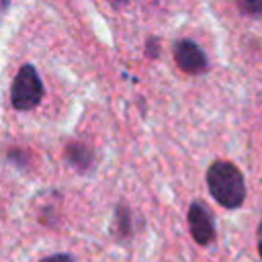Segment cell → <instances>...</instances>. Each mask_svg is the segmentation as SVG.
<instances>
[{
	"label": "cell",
	"mask_w": 262,
	"mask_h": 262,
	"mask_svg": "<svg viewBox=\"0 0 262 262\" xmlns=\"http://www.w3.org/2000/svg\"><path fill=\"white\" fill-rule=\"evenodd\" d=\"M237 6L246 14H262V0H237Z\"/></svg>",
	"instance_id": "obj_6"
},
{
	"label": "cell",
	"mask_w": 262,
	"mask_h": 262,
	"mask_svg": "<svg viewBox=\"0 0 262 262\" xmlns=\"http://www.w3.org/2000/svg\"><path fill=\"white\" fill-rule=\"evenodd\" d=\"M66 158H68V162H70L74 168H78V170H86V168L90 166V162H92L90 149H88L86 145H82V143H70L68 149H66Z\"/></svg>",
	"instance_id": "obj_5"
},
{
	"label": "cell",
	"mask_w": 262,
	"mask_h": 262,
	"mask_svg": "<svg viewBox=\"0 0 262 262\" xmlns=\"http://www.w3.org/2000/svg\"><path fill=\"white\" fill-rule=\"evenodd\" d=\"M117 221H119V225H121V233H123V235H129L131 223H129V211H127V209H123V207L117 209Z\"/></svg>",
	"instance_id": "obj_7"
},
{
	"label": "cell",
	"mask_w": 262,
	"mask_h": 262,
	"mask_svg": "<svg viewBox=\"0 0 262 262\" xmlns=\"http://www.w3.org/2000/svg\"><path fill=\"white\" fill-rule=\"evenodd\" d=\"M147 53L151 57H158V43H156V39H149L147 41Z\"/></svg>",
	"instance_id": "obj_9"
},
{
	"label": "cell",
	"mask_w": 262,
	"mask_h": 262,
	"mask_svg": "<svg viewBox=\"0 0 262 262\" xmlns=\"http://www.w3.org/2000/svg\"><path fill=\"white\" fill-rule=\"evenodd\" d=\"M41 262H74V258L70 254H53V256H45Z\"/></svg>",
	"instance_id": "obj_8"
},
{
	"label": "cell",
	"mask_w": 262,
	"mask_h": 262,
	"mask_svg": "<svg viewBox=\"0 0 262 262\" xmlns=\"http://www.w3.org/2000/svg\"><path fill=\"white\" fill-rule=\"evenodd\" d=\"M188 227H190V235L196 244L207 246L213 242L215 237V225H213V217L209 213V209L194 201L188 209Z\"/></svg>",
	"instance_id": "obj_4"
},
{
	"label": "cell",
	"mask_w": 262,
	"mask_h": 262,
	"mask_svg": "<svg viewBox=\"0 0 262 262\" xmlns=\"http://www.w3.org/2000/svg\"><path fill=\"white\" fill-rule=\"evenodd\" d=\"M43 98V82L31 63H25L12 80L10 102L16 111H29Z\"/></svg>",
	"instance_id": "obj_2"
},
{
	"label": "cell",
	"mask_w": 262,
	"mask_h": 262,
	"mask_svg": "<svg viewBox=\"0 0 262 262\" xmlns=\"http://www.w3.org/2000/svg\"><path fill=\"white\" fill-rule=\"evenodd\" d=\"M174 61L186 74H201L207 70V57L203 49L190 39H180L174 43Z\"/></svg>",
	"instance_id": "obj_3"
},
{
	"label": "cell",
	"mask_w": 262,
	"mask_h": 262,
	"mask_svg": "<svg viewBox=\"0 0 262 262\" xmlns=\"http://www.w3.org/2000/svg\"><path fill=\"white\" fill-rule=\"evenodd\" d=\"M0 8H2V10L8 8V0H0Z\"/></svg>",
	"instance_id": "obj_12"
},
{
	"label": "cell",
	"mask_w": 262,
	"mask_h": 262,
	"mask_svg": "<svg viewBox=\"0 0 262 262\" xmlns=\"http://www.w3.org/2000/svg\"><path fill=\"white\" fill-rule=\"evenodd\" d=\"M125 2H127V0H111L113 6H121V4H125Z\"/></svg>",
	"instance_id": "obj_11"
},
{
	"label": "cell",
	"mask_w": 262,
	"mask_h": 262,
	"mask_svg": "<svg viewBox=\"0 0 262 262\" xmlns=\"http://www.w3.org/2000/svg\"><path fill=\"white\" fill-rule=\"evenodd\" d=\"M207 184L211 196L225 209H237L246 199L244 176L231 162H213L207 170Z\"/></svg>",
	"instance_id": "obj_1"
},
{
	"label": "cell",
	"mask_w": 262,
	"mask_h": 262,
	"mask_svg": "<svg viewBox=\"0 0 262 262\" xmlns=\"http://www.w3.org/2000/svg\"><path fill=\"white\" fill-rule=\"evenodd\" d=\"M258 252H260V256H262V225H260V229H258Z\"/></svg>",
	"instance_id": "obj_10"
}]
</instances>
